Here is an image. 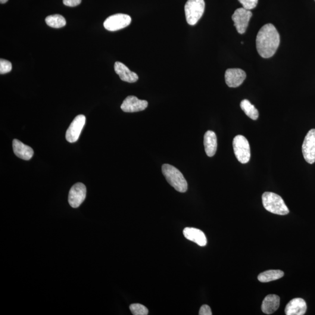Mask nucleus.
Segmentation results:
<instances>
[{"instance_id": "obj_5", "label": "nucleus", "mask_w": 315, "mask_h": 315, "mask_svg": "<svg viewBox=\"0 0 315 315\" xmlns=\"http://www.w3.org/2000/svg\"><path fill=\"white\" fill-rule=\"evenodd\" d=\"M235 157L241 163H248L251 159V148L248 140L242 135L236 136L233 140Z\"/></svg>"}, {"instance_id": "obj_6", "label": "nucleus", "mask_w": 315, "mask_h": 315, "mask_svg": "<svg viewBox=\"0 0 315 315\" xmlns=\"http://www.w3.org/2000/svg\"><path fill=\"white\" fill-rule=\"evenodd\" d=\"M132 18L127 14H116L109 17L104 23L106 29L109 31H116L123 29L129 26Z\"/></svg>"}, {"instance_id": "obj_23", "label": "nucleus", "mask_w": 315, "mask_h": 315, "mask_svg": "<svg viewBox=\"0 0 315 315\" xmlns=\"http://www.w3.org/2000/svg\"><path fill=\"white\" fill-rule=\"evenodd\" d=\"M12 70V64L10 61L1 58L0 60V74H7Z\"/></svg>"}, {"instance_id": "obj_2", "label": "nucleus", "mask_w": 315, "mask_h": 315, "mask_svg": "<svg viewBox=\"0 0 315 315\" xmlns=\"http://www.w3.org/2000/svg\"><path fill=\"white\" fill-rule=\"evenodd\" d=\"M162 173L170 185L180 193L188 190V183L181 172L170 164H164L162 167Z\"/></svg>"}, {"instance_id": "obj_3", "label": "nucleus", "mask_w": 315, "mask_h": 315, "mask_svg": "<svg viewBox=\"0 0 315 315\" xmlns=\"http://www.w3.org/2000/svg\"><path fill=\"white\" fill-rule=\"evenodd\" d=\"M262 202L265 209L273 214L285 216L289 213V209L283 199L272 192H265L262 196Z\"/></svg>"}, {"instance_id": "obj_14", "label": "nucleus", "mask_w": 315, "mask_h": 315, "mask_svg": "<svg viewBox=\"0 0 315 315\" xmlns=\"http://www.w3.org/2000/svg\"><path fill=\"white\" fill-rule=\"evenodd\" d=\"M114 67L115 72L119 76L121 80L127 83H133L139 80L138 75L131 71L126 65L121 62H116Z\"/></svg>"}, {"instance_id": "obj_4", "label": "nucleus", "mask_w": 315, "mask_h": 315, "mask_svg": "<svg viewBox=\"0 0 315 315\" xmlns=\"http://www.w3.org/2000/svg\"><path fill=\"white\" fill-rule=\"evenodd\" d=\"M204 0H188L185 5L187 23L190 26H195L204 14Z\"/></svg>"}, {"instance_id": "obj_7", "label": "nucleus", "mask_w": 315, "mask_h": 315, "mask_svg": "<svg viewBox=\"0 0 315 315\" xmlns=\"http://www.w3.org/2000/svg\"><path fill=\"white\" fill-rule=\"evenodd\" d=\"M252 17V12L243 8L237 9L234 12L232 15V19L234 22V26L239 33H245Z\"/></svg>"}, {"instance_id": "obj_20", "label": "nucleus", "mask_w": 315, "mask_h": 315, "mask_svg": "<svg viewBox=\"0 0 315 315\" xmlns=\"http://www.w3.org/2000/svg\"><path fill=\"white\" fill-rule=\"evenodd\" d=\"M241 108L242 110L245 112L249 117L252 120H257L258 117V109L253 105L247 99H244L241 102Z\"/></svg>"}, {"instance_id": "obj_21", "label": "nucleus", "mask_w": 315, "mask_h": 315, "mask_svg": "<svg viewBox=\"0 0 315 315\" xmlns=\"http://www.w3.org/2000/svg\"><path fill=\"white\" fill-rule=\"evenodd\" d=\"M45 21L48 26L54 28H60L66 24L65 18L58 14L49 15L46 17Z\"/></svg>"}, {"instance_id": "obj_8", "label": "nucleus", "mask_w": 315, "mask_h": 315, "mask_svg": "<svg viewBox=\"0 0 315 315\" xmlns=\"http://www.w3.org/2000/svg\"><path fill=\"white\" fill-rule=\"evenodd\" d=\"M302 150L305 161L309 164H314L315 162V129L310 130L305 136Z\"/></svg>"}, {"instance_id": "obj_16", "label": "nucleus", "mask_w": 315, "mask_h": 315, "mask_svg": "<svg viewBox=\"0 0 315 315\" xmlns=\"http://www.w3.org/2000/svg\"><path fill=\"white\" fill-rule=\"evenodd\" d=\"M12 147L15 155L24 160H29L33 157L34 152L32 148L20 140L14 139L12 142Z\"/></svg>"}, {"instance_id": "obj_24", "label": "nucleus", "mask_w": 315, "mask_h": 315, "mask_svg": "<svg viewBox=\"0 0 315 315\" xmlns=\"http://www.w3.org/2000/svg\"><path fill=\"white\" fill-rule=\"evenodd\" d=\"M243 8L248 10L255 8L258 5V0H238Z\"/></svg>"}, {"instance_id": "obj_18", "label": "nucleus", "mask_w": 315, "mask_h": 315, "mask_svg": "<svg viewBox=\"0 0 315 315\" xmlns=\"http://www.w3.org/2000/svg\"><path fill=\"white\" fill-rule=\"evenodd\" d=\"M205 151L209 157H213L216 154L217 149V139L216 133L213 131L208 130L205 133L204 137Z\"/></svg>"}, {"instance_id": "obj_1", "label": "nucleus", "mask_w": 315, "mask_h": 315, "mask_svg": "<svg viewBox=\"0 0 315 315\" xmlns=\"http://www.w3.org/2000/svg\"><path fill=\"white\" fill-rule=\"evenodd\" d=\"M280 37L278 31L273 24L265 25L258 33L256 43L258 54L268 58L272 57L278 49Z\"/></svg>"}, {"instance_id": "obj_13", "label": "nucleus", "mask_w": 315, "mask_h": 315, "mask_svg": "<svg viewBox=\"0 0 315 315\" xmlns=\"http://www.w3.org/2000/svg\"><path fill=\"white\" fill-rule=\"evenodd\" d=\"M306 302L302 298H294L288 302L285 309L286 315H303L306 313Z\"/></svg>"}, {"instance_id": "obj_27", "label": "nucleus", "mask_w": 315, "mask_h": 315, "mask_svg": "<svg viewBox=\"0 0 315 315\" xmlns=\"http://www.w3.org/2000/svg\"><path fill=\"white\" fill-rule=\"evenodd\" d=\"M8 1V0H0V2L1 3V4H4V3L7 2Z\"/></svg>"}, {"instance_id": "obj_19", "label": "nucleus", "mask_w": 315, "mask_h": 315, "mask_svg": "<svg viewBox=\"0 0 315 315\" xmlns=\"http://www.w3.org/2000/svg\"><path fill=\"white\" fill-rule=\"evenodd\" d=\"M285 275L283 271L280 270H270L261 273L258 279L261 283H268L282 278Z\"/></svg>"}, {"instance_id": "obj_11", "label": "nucleus", "mask_w": 315, "mask_h": 315, "mask_svg": "<svg viewBox=\"0 0 315 315\" xmlns=\"http://www.w3.org/2000/svg\"><path fill=\"white\" fill-rule=\"evenodd\" d=\"M148 105V102L145 100L139 99L135 96H129L124 100L121 109L124 112L133 113L145 110Z\"/></svg>"}, {"instance_id": "obj_10", "label": "nucleus", "mask_w": 315, "mask_h": 315, "mask_svg": "<svg viewBox=\"0 0 315 315\" xmlns=\"http://www.w3.org/2000/svg\"><path fill=\"white\" fill-rule=\"evenodd\" d=\"M86 196V186L82 183H77L75 184L70 190L68 202L73 208H78L85 200Z\"/></svg>"}, {"instance_id": "obj_12", "label": "nucleus", "mask_w": 315, "mask_h": 315, "mask_svg": "<svg viewBox=\"0 0 315 315\" xmlns=\"http://www.w3.org/2000/svg\"><path fill=\"white\" fill-rule=\"evenodd\" d=\"M246 78V73L240 68H229L225 74L226 83L230 88H236L241 86Z\"/></svg>"}, {"instance_id": "obj_25", "label": "nucleus", "mask_w": 315, "mask_h": 315, "mask_svg": "<svg viewBox=\"0 0 315 315\" xmlns=\"http://www.w3.org/2000/svg\"><path fill=\"white\" fill-rule=\"evenodd\" d=\"M212 312L211 308L207 305H204L201 307L199 311L200 315H211Z\"/></svg>"}, {"instance_id": "obj_9", "label": "nucleus", "mask_w": 315, "mask_h": 315, "mask_svg": "<svg viewBox=\"0 0 315 315\" xmlns=\"http://www.w3.org/2000/svg\"><path fill=\"white\" fill-rule=\"evenodd\" d=\"M86 122V117L83 115H80L75 117L67 130L65 138L67 141L73 143L79 139L81 132Z\"/></svg>"}, {"instance_id": "obj_26", "label": "nucleus", "mask_w": 315, "mask_h": 315, "mask_svg": "<svg viewBox=\"0 0 315 315\" xmlns=\"http://www.w3.org/2000/svg\"><path fill=\"white\" fill-rule=\"evenodd\" d=\"M81 0H63V4L68 7H76L81 4Z\"/></svg>"}, {"instance_id": "obj_17", "label": "nucleus", "mask_w": 315, "mask_h": 315, "mask_svg": "<svg viewBox=\"0 0 315 315\" xmlns=\"http://www.w3.org/2000/svg\"><path fill=\"white\" fill-rule=\"evenodd\" d=\"M280 298L278 295L270 294L264 299L261 305V310L267 315L272 314L278 310L280 307Z\"/></svg>"}, {"instance_id": "obj_15", "label": "nucleus", "mask_w": 315, "mask_h": 315, "mask_svg": "<svg viewBox=\"0 0 315 315\" xmlns=\"http://www.w3.org/2000/svg\"><path fill=\"white\" fill-rule=\"evenodd\" d=\"M185 238L198 244L200 246H205L207 244V238L203 232L195 228H186L183 230Z\"/></svg>"}, {"instance_id": "obj_22", "label": "nucleus", "mask_w": 315, "mask_h": 315, "mask_svg": "<svg viewBox=\"0 0 315 315\" xmlns=\"http://www.w3.org/2000/svg\"><path fill=\"white\" fill-rule=\"evenodd\" d=\"M130 310L134 315H147L148 309L144 305L140 304H133L130 305Z\"/></svg>"}]
</instances>
